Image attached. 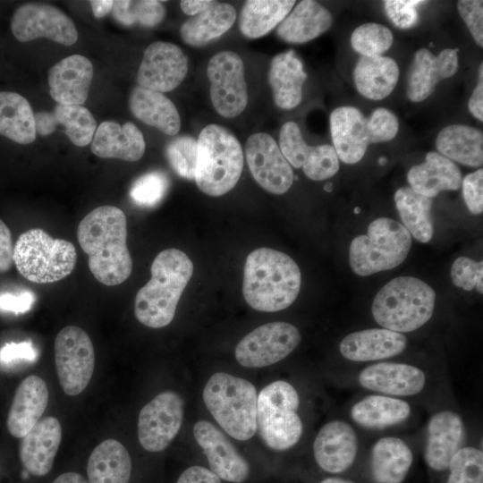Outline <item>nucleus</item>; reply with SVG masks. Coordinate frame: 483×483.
I'll return each mask as SVG.
<instances>
[{"label": "nucleus", "mask_w": 483, "mask_h": 483, "mask_svg": "<svg viewBox=\"0 0 483 483\" xmlns=\"http://www.w3.org/2000/svg\"><path fill=\"white\" fill-rule=\"evenodd\" d=\"M77 238L88 255V264L94 277L101 284L114 286L123 283L132 270L127 248V222L122 209L100 206L80 222Z\"/></svg>", "instance_id": "obj_1"}, {"label": "nucleus", "mask_w": 483, "mask_h": 483, "mask_svg": "<svg viewBox=\"0 0 483 483\" xmlns=\"http://www.w3.org/2000/svg\"><path fill=\"white\" fill-rule=\"evenodd\" d=\"M301 275L287 254L258 248L246 258L242 294L247 304L258 311L276 312L291 306L300 292Z\"/></svg>", "instance_id": "obj_2"}, {"label": "nucleus", "mask_w": 483, "mask_h": 483, "mask_svg": "<svg viewBox=\"0 0 483 483\" xmlns=\"http://www.w3.org/2000/svg\"><path fill=\"white\" fill-rule=\"evenodd\" d=\"M151 278L137 292L134 313L146 326L160 328L174 318L179 300L193 274V264L182 250H164L152 262Z\"/></svg>", "instance_id": "obj_3"}, {"label": "nucleus", "mask_w": 483, "mask_h": 483, "mask_svg": "<svg viewBox=\"0 0 483 483\" xmlns=\"http://www.w3.org/2000/svg\"><path fill=\"white\" fill-rule=\"evenodd\" d=\"M345 385L367 393L398 397L419 403L427 397L435 402L445 393L443 379L436 371L415 362L388 360L350 369L342 377Z\"/></svg>", "instance_id": "obj_4"}, {"label": "nucleus", "mask_w": 483, "mask_h": 483, "mask_svg": "<svg viewBox=\"0 0 483 483\" xmlns=\"http://www.w3.org/2000/svg\"><path fill=\"white\" fill-rule=\"evenodd\" d=\"M436 298L433 288L422 280L399 276L377 292L371 306L372 317L380 327L405 335L431 319Z\"/></svg>", "instance_id": "obj_5"}, {"label": "nucleus", "mask_w": 483, "mask_h": 483, "mask_svg": "<svg viewBox=\"0 0 483 483\" xmlns=\"http://www.w3.org/2000/svg\"><path fill=\"white\" fill-rule=\"evenodd\" d=\"M194 180L211 197L223 196L237 184L243 170V151L239 140L225 127L210 123L199 134Z\"/></svg>", "instance_id": "obj_6"}, {"label": "nucleus", "mask_w": 483, "mask_h": 483, "mask_svg": "<svg viewBox=\"0 0 483 483\" xmlns=\"http://www.w3.org/2000/svg\"><path fill=\"white\" fill-rule=\"evenodd\" d=\"M203 400L213 418L229 436L246 441L255 435L258 394L250 382L225 372H216L204 387Z\"/></svg>", "instance_id": "obj_7"}, {"label": "nucleus", "mask_w": 483, "mask_h": 483, "mask_svg": "<svg viewBox=\"0 0 483 483\" xmlns=\"http://www.w3.org/2000/svg\"><path fill=\"white\" fill-rule=\"evenodd\" d=\"M300 407V394L286 380H275L260 391L257 402V429L268 448L287 451L301 441L304 424Z\"/></svg>", "instance_id": "obj_8"}, {"label": "nucleus", "mask_w": 483, "mask_h": 483, "mask_svg": "<svg viewBox=\"0 0 483 483\" xmlns=\"http://www.w3.org/2000/svg\"><path fill=\"white\" fill-rule=\"evenodd\" d=\"M411 247V235L399 222L379 217L372 221L367 234L356 236L349 248V263L360 276L390 270L402 264Z\"/></svg>", "instance_id": "obj_9"}, {"label": "nucleus", "mask_w": 483, "mask_h": 483, "mask_svg": "<svg viewBox=\"0 0 483 483\" xmlns=\"http://www.w3.org/2000/svg\"><path fill=\"white\" fill-rule=\"evenodd\" d=\"M470 439L464 417L450 396L431 405L421 436L422 454L432 483H440L454 454Z\"/></svg>", "instance_id": "obj_10"}, {"label": "nucleus", "mask_w": 483, "mask_h": 483, "mask_svg": "<svg viewBox=\"0 0 483 483\" xmlns=\"http://www.w3.org/2000/svg\"><path fill=\"white\" fill-rule=\"evenodd\" d=\"M76 258L72 242L54 239L39 228L21 233L13 248V262L19 273L36 284L64 279L74 269Z\"/></svg>", "instance_id": "obj_11"}, {"label": "nucleus", "mask_w": 483, "mask_h": 483, "mask_svg": "<svg viewBox=\"0 0 483 483\" xmlns=\"http://www.w3.org/2000/svg\"><path fill=\"white\" fill-rule=\"evenodd\" d=\"M364 434L344 416L326 421L312 445L318 466L330 475L343 476L362 459Z\"/></svg>", "instance_id": "obj_12"}, {"label": "nucleus", "mask_w": 483, "mask_h": 483, "mask_svg": "<svg viewBox=\"0 0 483 483\" xmlns=\"http://www.w3.org/2000/svg\"><path fill=\"white\" fill-rule=\"evenodd\" d=\"M417 405L406 399L365 392L348 402L343 416L363 434L395 433L415 420Z\"/></svg>", "instance_id": "obj_13"}, {"label": "nucleus", "mask_w": 483, "mask_h": 483, "mask_svg": "<svg viewBox=\"0 0 483 483\" xmlns=\"http://www.w3.org/2000/svg\"><path fill=\"white\" fill-rule=\"evenodd\" d=\"M55 361L64 392L71 396L82 393L95 368V352L89 335L76 326L64 327L55 340Z\"/></svg>", "instance_id": "obj_14"}, {"label": "nucleus", "mask_w": 483, "mask_h": 483, "mask_svg": "<svg viewBox=\"0 0 483 483\" xmlns=\"http://www.w3.org/2000/svg\"><path fill=\"white\" fill-rule=\"evenodd\" d=\"M210 100L218 114L225 118L240 115L248 104V88L243 61L235 52L215 54L207 66Z\"/></svg>", "instance_id": "obj_15"}, {"label": "nucleus", "mask_w": 483, "mask_h": 483, "mask_svg": "<svg viewBox=\"0 0 483 483\" xmlns=\"http://www.w3.org/2000/svg\"><path fill=\"white\" fill-rule=\"evenodd\" d=\"M301 341V333L295 326L283 321L267 323L239 342L235 358L246 368L267 367L285 359Z\"/></svg>", "instance_id": "obj_16"}, {"label": "nucleus", "mask_w": 483, "mask_h": 483, "mask_svg": "<svg viewBox=\"0 0 483 483\" xmlns=\"http://www.w3.org/2000/svg\"><path fill=\"white\" fill-rule=\"evenodd\" d=\"M361 460L371 483H403L415 462V445L402 435H377Z\"/></svg>", "instance_id": "obj_17"}, {"label": "nucleus", "mask_w": 483, "mask_h": 483, "mask_svg": "<svg viewBox=\"0 0 483 483\" xmlns=\"http://www.w3.org/2000/svg\"><path fill=\"white\" fill-rule=\"evenodd\" d=\"M183 400L174 391L158 394L140 411L138 439L147 451L165 450L180 431L183 419Z\"/></svg>", "instance_id": "obj_18"}, {"label": "nucleus", "mask_w": 483, "mask_h": 483, "mask_svg": "<svg viewBox=\"0 0 483 483\" xmlns=\"http://www.w3.org/2000/svg\"><path fill=\"white\" fill-rule=\"evenodd\" d=\"M11 30L20 42L47 38L68 47L78 39L72 20L49 4L28 3L21 5L12 17Z\"/></svg>", "instance_id": "obj_19"}, {"label": "nucleus", "mask_w": 483, "mask_h": 483, "mask_svg": "<svg viewBox=\"0 0 483 483\" xmlns=\"http://www.w3.org/2000/svg\"><path fill=\"white\" fill-rule=\"evenodd\" d=\"M245 157L252 177L265 191L281 195L292 187V166L268 133L250 135L245 143Z\"/></svg>", "instance_id": "obj_20"}, {"label": "nucleus", "mask_w": 483, "mask_h": 483, "mask_svg": "<svg viewBox=\"0 0 483 483\" xmlns=\"http://www.w3.org/2000/svg\"><path fill=\"white\" fill-rule=\"evenodd\" d=\"M189 61L180 47L156 41L147 47L137 73L139 86L157 92L175 89L184 80Z\"/></svg>", "instance_id": "obj_21"}, {"label": "nucleus", "mask_w": 483, "mask_h": 483, "mask_svg": "<svg viewBox=\"0 0 483 483\" xmlns=\"http://www.w3.org/2000/svg\"><path fill=\"white\" fill-rule=\"evenodd\" d=\"M279 148L284 158L294 168H302L312 181L333 177L339 170V158L333 146H309L304 140L299 125L286 122L279 132Z\"/></svg>", "instance_id": "obj_22"}, {"label": "nucleus", "mask_w": 483, "mask_h": 483, "mask_svg": "<svg viewBox=\"0 0 483 483\" xmlns=\"http://www.w3.org/2000/svg\"><path fill=\"white\" fill-rule=\"evenodd\" d=\"M407 348L408 338L404 334L373 327L346 335L339 343L338 351L344 360L364 366L394 360Z\"/></svg>", "instance_id": "obj_23"}, {"label": "nucleus", "mask_w": 483, "mask_h": 483, "mask_svg": "<svg viewBox=\"0 0 483 483\" xmlns=\"http://www.w3.org/2000/svg\"><path fill=\"white\" fill-rule=\"evenodd\" d=\"M329 121L333 147L338 158L345 164L360 162L369 145L377 143L369 117L355 106L334 109Z\"/></svg>", "instance_id": "obj_24"}, {"label": "nucleus", "mask_w": 483, "mask_h": 483, "mask_svg": "<svg viewBox=\"0 0 483 483\" xmlns=\"http://www.w3.org/2000/svg\"><path fill=\"white\" fill-rule=\"evenodd\" d=\"M193 436L207 456L210 470L220 479L242 483L248 479L249 462L212 423L197 421L193 427Z\"/></svg>", "instance_id": "obj_25"}, {"label": "nucleus", "mask_w": 483, "mask_h": 483, "mask_svg": "<svg viewBox=\"0 0 483 483\" xmlns=\"http://www.w3.org/2000/svg\"><path fill=\"white\" fill-rule=\"evenodd\" d=\"M457 49L445 48L434 55L427 48L419 49L411 65L406 95L411 102H421L430 97L436 85L453 76L459 68Z\"/></svg>", "instance_id": "obj_26"}, {"label": "nucleus", "mask_w": 483, "mask_h": 483, "mask_svg": "<svg viewBox=\"0 0 483 483\" xmlns=\"http://www.w3.org/2000/svg\"><path fill=\"white\" fill-rule=\"evenodd\" d=\"M93 72L91 62L81 55L60 60L48 72L51 97L61 105L82 106L88 98Z\"/></svg>", "instance_id": "obj_27"}, {"label": "nucleus", "mask_w": 483, "mask_h": 483, "mask_svg": "<svg viewBox=\"0 0 483 483\" xmlns=\"http://www.w3.org/2000/svg\"><path fill=\"white\" fill-rule=\"evenodd\" d=\"M62 440L59 420L48 416L39 420L20 444V458L25 469L34 476H44L52 469Z\"/></svg>", "instance_id": "obj_28"}, {"label": "nucleus", "mask_w": 483, "mask_h": 483, "mask_svg": "<svg viewBox=\"0 0 483 483\" xmlns=\"http://www.w3.org/2000/svg\"><path fill=\"white\" fill-rule=\"evenodd\" d=\"M48 402L46 382L36 375L24 378L18 386L11 404L7 428L18 438L23 437L38 421Z\"/></svg>", "instance_id": "obj_29"}, {"label": "nucleus", "mask_w": 483, "mask_h": 483, "mask_svg": "<svg viewBox=\"0 0 483 483\" xmlns=\"http://www.w3.org/2000/svg\"><path fill=\"white\" fill-rule=\"evenodd\" d=\"M146 149L144 136L132 123L121 125L106 121L96 129L91 142V151L102 158H117L135 162L141 158Z\"/></svg>", "instance_id": "obj_30"}, {"label": "nucleus", "mask_w": 483, "mask_h": 483, "mask_svg": "<svg viewBox=\"0 0 483 483\" xmlns=\"http://www.w3.org/2000/svg\"><path fill=\"white\" fill-rule=\"evenodd\" d=\"M307 73L293 50L275 55L270 61L267 78L276 106L291 110L302 99V88Z\"/></svg>", "instance_id": "obj_31"}, {"label": "nucleus", "mask_w": 483, "mask_h": 483, "mask_svg": "<svg viewBox=\"0 0 483 483\" xmlns=\"http://www.w3.org/2000/svg\"><path fill=\"white\" fill-rule=\"evenodd\" d=\"M407 181L414 191L431 199L444 191L459 190L462 174L452 160L430 151L423 163L408 171Z\"/></svg>", "instance_id": "obj_32"}, {"label": "nucleus", "mask_w": 483, "mask_h": 483, "mask_svg": "<svg viewBox=\"0 0 483 483\" xmlns=\"http://www.w3.org/2000/svg\"><path fill=\"white\" fill-rule=\"evenodd\" d=\"M332 23L328 9L316 1L303 0L278 25L276 35L287 43L302 44L325 33Z\"/></svg>", "instance_id": "obj_33"}, {"label": "nucleus", "mask_w": 483, "mask_h": 483, "mask_svg": "<svg viewBox=\"0 0 483 483\" xmlns=\"http://www.w3.org/2000/svg\"><path fill=\"white\" fill-rule=\"evenodd\" d=\"M131 114L142 123L168 136L181 130V117L174 104L163 93L136 86L130 96Z\"/></svg>", "instance_id": "obj_34"}, {"label": "nucleus", "mask_w": 483, "mask_h": 483, "mask_svg": "<svg viewBox=\"0 0 483 483\" xmlns=\"http://www.w3.org/2000/svg\"><path fill=\"white\" fill-rule=\"evenodd\" d=\"M399 80V67L388 56H362L353 70V80L358 92L366 98L381 100L395 89Z\"/></svg>", "instance_id": "obj_35"}, {"label": "nucleus", "mask_w": 483, "mask_h": 483, "mask_svg": "<svg viewBox=\"0 0 483 483\" xmlns=\"http://www.w3.org/2000/svg\"><path fill=\"white\" fill-rule=\"evenodd\" d=\"M236 17V10L232 4L215 2L209 8L182 24L181 38L188 46L203 47L227 32Z\"/></svg>", "instance_id": "obj_36"}, {"label": "nucleus", "mask_w": 483, "mask_h": 483, "mask_svg": "<svg viewBox=\"0 0 483 483\" xmlns=\"http://www.w3.org/2000/svg\"><path fill=\"white\" fill-rule=\"evenodd\" d=\"M87 473L89 483H129L131 474L130 454L119 441L106 439L92 451Z\"/></svg>", "instance_id": "obj_37"}, {"label": "nucleus", "mask_w": 483, "mask_h": 483, "mask_svg": "<svg viewBox=\"0 0 483 483\" xmlns=\"http://www.w3.org/2000/svg\"><path fill=\"white\" fill-rule=\"evenodd\" d=\"M436 147L439 154L463 165L479 167L483 164V134L474 127H444L436 136Z\"/></svg>", "instance_id": "obj_38"}, {"label": "nucleus", "mask_w": 483, "mask_h": 483, "mask_svg": "<svg viewBox=\"0 0 483 483\" xmlns=\"http://www.w3.org/2000/svg\"><path fill=\"white\" fill-rule=\"evenodd\" d=\"M0 135L19 144L36 140L35 117L29 101L12 91H0Z\"/></svg>", "instance_id": "obj_39"}, {"label": "nucleus", "mask_w": 483, "mask_h": 483, "mask_svg": "<svg viewBox=\"0 0 483 483\" xmlns=\"http://www.w3.org/2000/svg\"><path fill=\"white\" fill-rule=\"evenodd\" d=\"M292 0H248L241 9L239 30L247 38H258L279 25L295 4Z\"/></svg>", "instance_id": "obj_40"}, {"label": "nucleus", "mask_w": 483, "mask_h": 483, "mask_svg": "<svg viewBox=\"0 0 483 483\" xmlns=\"http://www.w3.org/2000/svg\"><path fill=\"white\" fill-rule=\"evenodd\" d=\"M394 202L402 225L410 234L420 242H428L434 233L431 199L410 187H402L394 193Z\"/></svg>", "instance_id": "obj_41"}, {"label": "nucleus", "mask_w": 483, "mask_h": 483, "mask_svg": "<svg viewBox=\"0 0 483 483\" xmlns=\"http://www.w3.org/2000/svg\"><path fill=\"white\" fill-rule=\"evenodd\" d=\"M440 483H483L481 439L470 438L454 454Z\"/></svg>", "instance_id": "obj_42"}, {"label": "nucleus", "mask_w": 483, "mask_h": 483, "mask_svg": "<svg viewBox=\"0 0 483 483\" xmlns=\"http://www.w3.org/2000/svg\"><path fill=\"white\" fill-rule=\"evenodd\" d=\"M55 126L65 128L69 140L78 147L92 141L97 123L91 112L83 106L57 104L52 112Z\"/></svg>", "instance_id": "obj_43"}, {"label": "nucleus", "mask_w": 483, "mask_h": 483, "mask_svg": "<svg viewBox=\"0 0 483 483\" xmlns=\"http://www.w3.org/2000/svg\"><path fill=\"white\" fill-rule=\"evenodd\" d=\"M112 14L117 22L127 27L153 28L165 19V8L156 0H119L114 1Z\"/></svg>", "instance_id": "obj_44"}, {"label": "nucleus", "mask_w": 483, "mask_h": 483, "mask_svg": "<svg viewBox=\"0 0 483 483\" xmlns=\"http://www.w3.org/2000/svg\"><path fill=\"white\" fill-rule=\"evenodd\" d=\"M393 42L390 29L375 22L360 25L351 36L352 48L362 56L381 55L392 47Z\"/></svg>", "instance_id": "obj_45"}, {"label": "nucleus", "mask_w": 483, "mask_h": 483, "mask_svg": "<svg viewBox=\"0 0 483 483\" xmlns=\"http://www.w3.org/2000/svg\"><path fill=\"white\" fill-rule=\"evenodd\" d=\"M165 157L175 174L193 180L198 158L197 140L190 135L174 138L165 147Z\"/></svg>", "instance_id": "obj_46"}, {"label": "nucleus", "mask_w": 483, "mask_h": 483, "mask_svg": "<svg viewBox=\"0 0 483 483\" xmlns=\"http://www.w3.org/2000/svg\"><path fill=\"white\" fill-rule=\"evenodd\" d=\"M169 188L167 175L160 171H152L140 176L131 185L130 196L141 207H154L165 197Z\"/></svg>", "instance_id": "obj_47"}, {"label": "nucleus", "mask_w": 483, "mask_h": 483, "mask_svg": "<svg viewBox=\"0 0 483 483\" xmlns=\"http://www.w3.org/2000/svg\"><path fill=\"white\" fill-rule=\"evenodd\" d=\"M451 278L455 286L465 291L476 289L482 294L483 262L468 257H459L452 265Z\"/></svg>", "instance_id": "obj_48"}, {"label": "nucleus", "mask_w": 483, "mask_h": 483, "mask_svg": "<svg viewBox=\"0 0 483 483\" xmlns=\"http://www.w3.org/2000/svg\"><path fill=\"white\" fill-rule=\"evenodd\" d=\"M426 3L417 0L384 1L385 11L389 20L400 29H410L418 21L416 7Z\"/></svg>", "instance_id": "obj_49"}, {"label": "nucleus", "mask_w": 483, "mask_h": 483, "mask_svg": "<svg viewBox=\"0 0 483 483\" xmlns=\"http://www.w3.org/2000/svg\"><path fill=\"white\" fill-rule=\"evenodd\" d=\"M457 10L465 22L475 42L483 47V2L479 0H461Z\"/></svg>", "instance_id": "obj_50"}, {"label": "nucleus", "mask_w": 483, "mask_h": 483, "mask_svg": "<svg viewBox=\"0 0 483 483\" xmlns=\"http://www.w3.org/2000/svg\"><path fill=\"white\" fill-rule=\"evenodd\" d=\"M462 195L469 211L473 215L483 211V170L478 169L462 180Z\"/></svg>", "instance_id": "obj_51"}, {"label": "nucleus", "mask_w": 483, "mask_h": 483, "mask_svg": "<svg viewBox=\"0 0 483 483\" xmlns=\"http://www.w3.org/2000/svg\"><path fill=\"white\" fill-rule=\"evenodd\" d=\"M35 301V295L30 291L19 293L1 292L0 310L21 314L29 311Z\"/></svg>", "instance_id": "obj_52"}, {"label": "nucleus", "mask_w": 483, "mask_h": 483, "mask_svg": "<svg viewBox=\"0 0 483 483\" xmlns=\"http://www.w3.org/2000/svg\"><path fill=\"white\" fill-rule=\"evenodd\" d=\"M37 355V351L31 342L8 343L0 350V361L4 364L19 360L34 361Z\"/></svg>", "instance_id": "obj_53"}, {"label": "nucleus", "mask_w": 483, "mask_h": 483, "mask_svg": "<svg viewBox=\"0 0 483 483\" xmlns=\"http://www.w3.org/2000/svg\"><path fill=\"white\" fill-rule=\"evenodd\" d=\"M13 248L11 232L0 219V274L11 268L13 263Z\"/></svg>", "instance_id": "obj_54"}, {"label": "nucleus", "mask_w": 483, "mask_h": 483, "mask_svg": "<svg viewBox=\"0 0 483 483\" xmlns=\"http://www.w3.org/2000/svg\"><path fill=\"white\" fill-rule=\"evenodd\" d=\"M176 483H221V479L210 470L195 465L182 471Z\"/></svg>", "instance_id": "obj_55"}, {"label": "nucleus", "mask_w": 483, "mask_h": 483, "mask_svg": "<svg viewBox=\"0 0 483 483\" xmlns=\"http://www.w3.org/2000/svg\"><path fill=\"white\" fill-rule=\"evenodd\" d=\"M470 114L479 120L483 121V64L479 67L478 83L475 87L468 103Z\"/></svg>", "instance_id": "obj_56"}, {"label": "nucleus", "mask_w": 483, "mask_h": 483, "mask_svg": "<svg viewBox=\"0 0 483 483\" xmlns=\"http://www.w3.org/2000/svg\"><path fill=\"white\" fill-rule=\"evenodd\" d=\"M36 132L41 136L53 133L56 128L52 112H38L34 114Z\"/></svg>", "instance_id": "obj_57"}, {"label": "nucleus", "mask_w": 483, "mask_h": 483, "mask_svg": "<svg viewBox=\"0 0 483 483\" xmlns=\"http://www.w3.org/2000/svg\"><path fill=\"white\" fill-rule=\"evenodd\" d=\"M215 2L212 0H182L180 2V6L185 14L191 17L207 10Z\"/></svg>", "instance_id": "obj_58"}, {"label": "nucleus", "mask_w": 483, "mask_h": 483, "mask_svg": "<svg viewBox=\"0 0 483 483\" xmlns=\"http://www.w3.org/2000/svg\"><path fill=\"white\" fill-rule=\"evenodd\" d=\"M93 14L96 18H102L111 12L114 1L92 0L89 2Z\"/></svg>", "instance_id": "obj_59"}, {"label": "nucleus", "mask_w": 483, "mask_h": 483, "mask_svg": "<svg viewBox=\"0 0 483 483\" xmlns=\"http://www.w3.org/2000/svg\"><path fill=\"white\" fill-rule=\"evenodd\" d=\"M52 483H89L80 474L65 472L58 476Z\"/></svg>", "instance_id": "obj_60"}, {"label": "nucleus", "mask_w": 483, "mask_h": 483, "mask_svg": "<svg viewBox=\"0 0 483 483\" xmlns=\"http://www.w3.org/2000/svg\"><path fill=\"white\" fill-rule=\"evenodd\" d=\"M319 483H358V482L343 476L330 475L323 479Z\"/></svg>", "instance_id": "obj_61"}, {"label": "nucleus", "mask_w": 483, "mask_h": 483, "mask_svg": "<svg viewBox=\"0 0 483 483\" xmlns=\"http://www.w3.org/2000/svg\"><path fill=\"white\" fill-rule=\"evenodd\" d=\"M332 188H333V185L330 182L324 186V189H325L326 191H331Z\"/></svg>", "instance_id": "obj_62"}, {"label": "nucleus", "mask_w": 483, "mask_h": 483, "mask_svg": "<svg viewBox=\"0 0 483 483\" xmlns=\"http://www.w3.org/2000/svg\"><path fill=\"white\" fill-rule=\"evenodd\" d=\"M385 161H386V158H381V159H379V163H380L381 165H383V164L385 163Z\"/></svg>", "instance_id": "obj_63"}, {"label": "nucleus", "mask_w": 483, "mask_h": 483, "mask_svg": "<svg viewBox=\"0 0 483 483\" xmlns=\"http://www.w3.org/2000/svg\"><path fill=\"white\" fill-rule=\"evenodd\" d=\"M359 211H360V208H355V213L356 214L359 213Z\"/></svg>", "instance_id": "obj_64"}]
</instances>
